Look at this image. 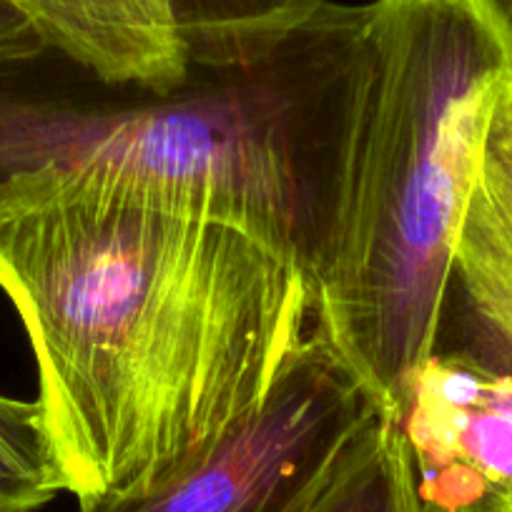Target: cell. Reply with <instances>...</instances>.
I'll list each match as a JSON object with an SVG mask.
<instances>
[{"label": "cell", "mask_w": 512, "mask_h": 512, "mask_svg": "<svg viewBox=\"0 0 512 512\" xmlns=\"http://www.w3.org/2000/svg\"><path fill=\"white\" fill-rule=\"evenodd\" d=\"M0 289L78 505L164 480L264 405L317 317L284 251L56 166L0 179Z\"/></svg>", "instance_id": "1"}, {"label": "cell", "mask_w": 512, "mask_h": 512, "mask_svg": "<svg viewBox=\"0 0 512 512\" xmlns=\"http://www.w3.org/2000/svg\"><path fill=\"white\" fill-rule=\"evenodd\" d=\"M364 8L314 327L392 420L440 337L487 123L512 78V0Z\"/></svg>", "instance_id": "2"}, {"label": "cell", "mask_w": 512, "mask_h": 512, "mask_svg": "<svg viewBox=\"0 0 512 512\" xmlns=\"http://www.w3.org/2000/svg\"><path fill=\"white\" fill-rule=\"evenodd\" d=\"M364 6L324 3L282 48L174 93L68 96L0 66V179L56 166L236 226L314 282L342 174Z\"/></svg>", "instance_id": "3"}, {"label": "cell", "mask_w": 512, "mask_h": 512, "mask_svg": "<svg viewBox=\"0 0 512 512\" xmlns=\"http://www.w3.org/2000/svg\"><path fill=\"white\" fill-rule=\"evenodd\" d=\"M374 412L314 327L264 405L164 480L78 512H304Z\"/></svg>", "instance_id": "4"}, {"label": "cell", "mask_w": 512, "mask_h": 512, "mask_svg": "<svg viewBox=\"0 0 512 512\" xmlns=\"http://www.w3.org/2000/svg\"><path fill=\"white\" fill-rule=\"evenodd\" d=\"M392 420L420 512H512V374L440 344L407 379Z\"/></svg>", "instance_id": "5"}, {"label": "cell", "mask_w": 512, "mask_h": 512, "mask_svg": "<svg viewBox=\"0 0 512 512\" xmlns=\"http://www.w3.org/2000/svg\"><path fill=\"white\" fill-rule=\"evenodd\" d=\"M442 329L455 347L512 374V78L500 88L452 259Z\"/></svg>", "instance_id": "6"}, {"label": "cell", "mask_w": 512, "mask_h": 512, "mask_svg": "<svg viewBox=\"0 0 512 512\" xmlns=\"http://www.w3.org/2000/svg\"><path fill=\"white\" fill-rule=\"evenodd\" d=\"M48 51L108 88L174 93L191 78L169 0H13Z\"/></svg>", "instance_id": "7"}, {"label": "cell", "mask_w": 512, "mask_h": 512, "mask_svg": "<svg viewBox=\"0 0 512 512\" xmlns=\"http://www.w3.org/2000/svg\"><path fill=\"white\" fill-rule=\"evenodd\" d=\"M327 0H169L191 71H231L282 48Z\"/></svg>", "instance_id": "8"}, {"label": "cell", "mask_w": 512, "mask_h": 512, "mask_svg": "<svg viewBox=\"0 0 512 512\" xmlns=\"http://www.w3.org/2000/svg\"><path fill=\"white\" fill-rule=\"evenodd\" d=\"M304 512H420L410 452L395 420L374 412Z\"/></svg>", "instance_id": "9"}, {"label": "cell", "mask_w": 512, "mask_h": 512, "mask_svg": "<svg viewBox=\"0 0 512 512\" xmlns=\"http://www.w3.org/2000/svg\"><path fill=\"white\" fill-rule=\"evenodd\" d=\"M66 490L41 402L0 395V512H36Z\"/></svg>", "instance_id": "10"}, {"label": "cell", "mask_w": 512, "mask_h": 512, "mask_svg": "<svg viewBox=\"0 0 512 512\" xmlns=\"http://www.w3.org/2000/svg\"><path fill=\"white\" fill-rule=\"evenodd\" d=\"M46 43L38 36L13 0H0V66L31 63L46 53Z\"/></svg>", "instance_id": "11"}]
</instances>
